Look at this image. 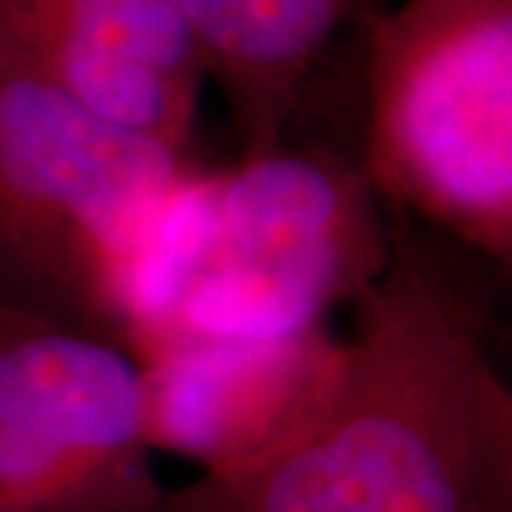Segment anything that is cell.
I'll list each match as a JSON object with an SVG mask.
<instances>
[{
  "mask_svg": "<svg viewBox=\"0 0 512 512\" xmlns=\"http://www.w3.org/2000/svg\"><path fill=\"white\" fill-rule=\"evenodd\" d=\"M481 265L390 214L387 268L350 305L316 413L254 464L165 490L157 512H512V387Z\"/></svg>",
  "mask_w": 512,
  "mask_h": 512,
  "instance_id": "cell-1",
  "label": "cell"
},
{
  "mask_svg": "<svg viewBox=\"0 0 512 512\" xmlns=\"http://www.w3.org/2000/svg\"><path fill=\"white\" fill-rule=\"evenodd\" d=\"M390 259V214L353 146L285 143L185 185L146 259L131 356L328 328Z\"/></svg>",
  "mask_w": 512,
  "mask_h": 512,
  "instance_id": "cell-2",
  "label": "cell"
},
{
  "mask_svg": "<svg viewBox=\"0 0 512 512\" xmlns=\"http://www.w3.org/2000/svg\"><path fill=\"white\" fill-rule=\"evenodd\" d=\"M200 171L0 60V296L131 353L146 259Z\"/></svg>",
  "mask_w": 512,
  "mask_h": 512,
  "instance_id": "cell-3",
  "label": "cell"
},
{
  "mask_svg": "<svg viewBox=\"0 0 512 512\" xmlns=\"http://www.w3.org/2000/svg\"><path fill=\"white\" fill-rule=\"evenodd\" d=\"M353 154L384 211L510 276L512 0H404L370 20Z\"/></svg>",
  "mask_w": 512,
  "mask_h": 512,
  "instance_id": "cell-4",
  "label": "cell"
},
{
  "mask_svg": "<svg viewBox=\"0 0 512 512\" xmlns=\"http://www.w3.org/2000/svg\"><path fill=\"white\" fill-rule=\"evenodd\" d=\"M163 498L137 359L0 296V512H157Z\"/></svg>",
  "mask_w": 512,
  "mask_h": 512,
  "instance_id": "cell-5",
  "label": "cell"
},
{
  "mask_svg": "<svg viewBox=\"0 0 512 512\" xmlns=\"http://www.w3.org/2000/svg\"><path fill=\"white\" fill-rule=\"evenodd\" d=\"M342 339L328 328L271 342L168 348L140 362L154 453L234 473L276 450L316 413L336 376Z\"/></svg>",
  "mask_w": 512,
  "mask_h": 512,
  "instance_id": "cell-6",
  "label": "cell"
},
{
  "mask_svg": "<svg viewBox=\"0 0 512 512\" xmlns=\"http://www.w3.org/2000/svg\"><path fill=\"white\" fill-rule=\"evenodd\" d=\"M220 89L239 160L279 148L302 117L313 77L365 0H171Z\"/></svg>",
  "mask_w": 512,
  "mask_h": 512,
  "instance_id": "cell-7",
  "label": "cell"
},
{
  "mask_svg": "<svg viewBox=\"0 0 512 512\" xmlns=\"http://www.w3.org/2000/svg\"><path fill=\"white\" fill-rule=\"evenodd\" d=\"M6 35L55 37L205 83L194 37L171 0H0Z\"/></svg>",
  "mask_w": 512,
  "mask_h": 512,
  "instance_id": "cell-8",
  "label": "cell"
}]
</instances>
